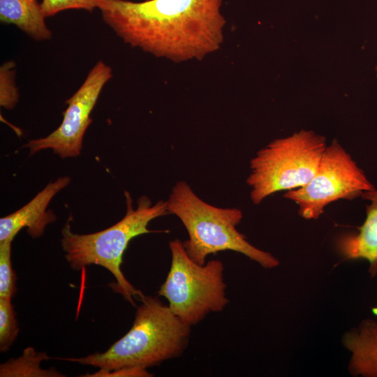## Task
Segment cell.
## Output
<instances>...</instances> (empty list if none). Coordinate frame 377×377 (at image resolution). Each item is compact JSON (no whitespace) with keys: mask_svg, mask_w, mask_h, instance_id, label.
<instances>
[{"mask_svg":"<svg viewBox=\"0 0 377 377\" xmlns=\"http://www.w3.org/2000/svg\"><path fill=\"white\" fill-rule=\"evenodd\" d=\"M223 0H101L103 22L125 43L175 63L202 60L223 42Z\"/></svg>","mask_w":377,"mask_h":377,"instance_id":"6da1fadb","label":"cell"},{"mask_svg":"<svg viewBox=\"0 0 377 377\" xmlns=\"http://www.w3.org/2000/svg\"><path fill=\"white\" fill-rule=\"evenodd\" d=\"M129 331L106 351L63 360L99 369H147L180 357L188 346L191 326L156 297L142 295Z\"/></svg>","mask_w":377,"mask_h":377,"instance_id":"7a4b0ae2","label":"cell"},{"mask_svg":"<svg viewBox=\"0 0 377 377\" xmlns=\"http://www.w3.org/2000/svg\"><path fill=\"white\" fill-rule=\"evenodd\" d=\"M126 212L121 220L103 230L91 234L73 233L68 222L63 227L61 239L65 258L71 267L75 270L91 265L107 269L114 277L112 285L115 292L133 306L134 299H140L142 293L137 290L124 276L121 265L122 258L130 241L139 235L168 230L153 231L148 229L154 219L170 214L167 200H158L154 205L142 195L138 200L135 209L130 193L125 192Z\"/></svg>","mask_w":377,"mask_h":377,"instance_id":"3957f363","label":"cell"},{"mask_svg":"<svg viewBox=\"0 0 377 377\" xmlns=\"http://www.w3.org/2000/svg\"><path fill=\"white\" fill-rule=\"evenodd\" d=\"M170 214L177 216L188 233L183 242L188 256L200 265L211 254L232 251L240 253L266 269L279 261L269 252L249 242L237 226L243 218L237 208H221L202 200L184 181L177 182L167 200Z\"/></svg>","mask_w":377,"mask_h":377,"instance_id":"277c9868","label":"cell"},{"mask_svg":"<svg viewBox=\"0 0 377 377\" xmlns=\"http://www.w3.org/2000/svg\"><path fill=\"white\" fill-rule=\"evenodd\" d=\"M326 147L324 136L301 130L260 149L250 161L246 179L251 202L258 205L276 192L306 184L317 171Z\"/></svg>","mask_w":377,"mask_h":377,"instance_id":"5b68a950","label":"cell"},{"mask_svg":"<svg viewBox=\"0 0 377 377\" xmlns=\"http://www.w3.org/2000/svg\"><path fill=\"white\" fill-rule=\"evenodd\" d=\"M171 265L158 296L168 302L172 312L189 326L209 313L222 311L229 303L224 281V265L219 260L200 265L187 254L179 239L169 244Z\"/></svg>","mask_w":377,"mask_h":377,"instance_id":"8992f818","label":"cell"},{"mask_svg":"<svg viewBox=\"0 0 377 377\" xmlns=\"http://www.w3.org/2000/svg\"><path fill=\"white\" fill-rule=\"evenodd\" d=\"M373 189L363 170L334 139L327 145L312 179L302 187L286 191L283 197L297 205L301 217L311 220L318 219L332 202L353 200Z\"/></svg>","mask_w":377,"mask_h":377,"instance_id":"52a82bcc","label":"cell"},{"mask_svg":"<svg viewBox=\"0 0 377 377\" xmlns=\"http://www.w3.org/2000/svg\"><path fill=\"white\" fill-rule=\"evenodd\" d=\"M112 76L111 67L98 61L79 89L65 102L68 106L60 126L47 136L31 140L24 145L29 149L30 154L50 149L61 158L80 155L84 135L92 121L91 112Z\"/></svg>","mask_w":377,"mask_h":377,"instance_id":"ba28073f","label":"cell"},{"mask_svg":"<svg viewBox=\"0 0 377 377\" xmlns=\"http://www.w3.org/2000/svg\"><path fill=\"white\" fill-rule=\"evenodd\" d=\"M71 182L69 177H61L49 183L30 202L16 212L1 218L0 243L12 242L24 228L33 238L41 236L46 226L54 222L56 216L47 207L53 197Z\"/></svg>","mask_w":377,"mask_h":377,"instance_id":"9c48e42d","label":"cell"},{"mask_svg":"<svg viewBox=\"0 0 377 377\" xmlns=\"http://www.w3.org/2000/svg\"><path fill=\"white\" fill-rule=\"evenodd\" d=\"M369 202L366 218L357 232L344 234L337 239L339 254L346 260L364 259L369 262L371 276L377 274V190L365 191L361 196Z\"/></svg>","mask_w":377,"mask_h":377,"instance_id":"30bf717a","label":"cell"},{"mask_svg":"<svg viewBox=\"0 0 377 377\" xmlns=\"http://www.w3.org/2000/svg\"><path fill=\"white\" fill-rule=\"evenodd\" d=\"M342 342L351 353L350 373L353 376L377 377V322L364 320L357 328L345 333Z\"/></svg>","mask_w":377,"mask_h":377,"instance_id":"8fae6325","label":"cell"},{"mask_svg":"<svg viewBox=\"0 0 377 377\" xmlns=\"http://www.w3.org/2000/svg\"><path fill=\"white\" fill-rule=\"evenodd\" d=\"M38 0H0V20L16 26L35 40L52 38Z\"/></svg>","mask_w":377,"mask_h":377,"instance_id":"7c38bea8","label":"cell"},{"mask_svg":"<svg viewBox=\"0 0 377 377\" xmlns=\"http://www.w3.org/2000/svg\"><path fill=\"white\" fill-rule=\"evenodd\" d=\"M50 357L44 352H36L34 348H27L17 358H11L0 365L1 377H60L64 375L54 368L44 369L40 362Z\"/></svg>","mask_w":377,"mask_h":377,"instance_id":"4fadbf2b","label":"cell"},{"mask_svg":"<svg viewBox=\"0 0 377 377\" xmlns=\"http://www.w3.org/2000/svg\"><path fill=\"white\" fill-rule=\"evenodd\" d=\"M20 331L11 299L0 297V351L6 353Z\"/></svg>","mask_w":377,"mask_h":377,"instance_id":"5bb4252c","label":"cell"},{"mask_svg":"<svg viewBox=\"0 0 377 377\" xmlns=\"http://www.w3.org/2000/svg\"><path fill=\"white\" fill-rule=\"evenodd\" d=\"M15 63L8 61L0 67V105L11 110L19 101V92L15 84Z\"/></svg>","mask_w":377,"mask_h":377,"instance_id":"9a60e30c","label":"cell"},{"mask_svg":"<svg viewBox=\"0 0 377 377\" xmlns=\"http://www.w3.org/2000/svg\"><path fill=\"white\" fill-rule=\"evenodd\" d=\"M16 275L11 263V242L0 243V297L12 299L16 292Z\"/></svg>","mask_w":377,"mask_h":377,"instance_id":"2e32d148","label":"cell"},{"mask_svg":"<svg viewBox=\"0 0 377 377\" xmlns=\"http://www.w3.org/2000/svg\"><path fill=\"white\" fill-rule=\"evenodd\" d=\"M101 0H42L40 7L45 17L69 9H82L89 12L98 8Z\"/></svg>","mask_w":377,"mask_h":377,"instance_id":"e0dca14e","label":"cell"},{"mask_svg":"<svg viewBox=\"0 0 377 377\" xmlns=\"http://www.w3.org/2000/svg\"><path fill=\"white\" fill-rule=\"evenodd\" d=\"M153 375L148 372L147 369L136 367H122L112 370L100 369L93 374H87L82 376L91 377H149Z\"/></svg>","mask_w":377,"mask_h":377,"instance_id":"ac0fdd59","label":"cell"},{"mask_svg":"<svg viewBox=\"0 0 377 377\" xmlns=\"http://www.w3.org/2000/svg\"><path fill=\"white\" fill-rule=\"evenodd\" d=\"M376 76H377V65H376Z\"/></svg>","mask_w":377,"mask_h":377,"instance_id":"d6986e66","label":"cell"}]
</instances>
